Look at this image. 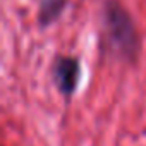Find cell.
Wrapping results in <instances>:
<instances>
[{
	"label": "cell",
	"mask_w": 146,
	"mask_h": 146,
	"mask_svg": "<svg viewBox=\"0 0 146 146\" xmlns=\"http://www.w3.org/2000/svg\"><path fill=\"white\" fill-rule=\"evenodd\" d=\"M79 62L72 57H58L53 64V79L64 96H70L79 83Z\"/></svg>",
	"instance_id": "2"
},
{
	"label": "cell",
	"mask_w": 146,
	"mask_h": 146,
	"mask_svg": "<svg viewBox=\"0 0 146 146\" xmlns=\"http://www.w3.org/2000/svg\"><path fill=\"white\" fill-rule=\"evenodd\" d=\"M67 0H41L40 4V12H38V19L41 26H48L53 21L58 19L60 12L64 11Z\"/></svg>",
	"instance_id": "3"
},
{
	"label": "cell",
	"mask_w": 146,
	"mask_h": 146,
	"mask_svg": "<svg viewBox=\"0 0 146 146\" xmlns=\"http://www.w3.org/2000/svg\"><path fill=\"white\" fill-rule=\"evenodd\" d=\"M103 35L110 52L120 58L134 60L139 53V36L127 11L115 0H107L103 7Z\"/></svg>",
	"instance_id": "1"
}]
</instances>
